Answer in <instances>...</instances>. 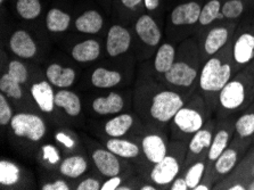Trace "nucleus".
Instances as JSON below:
<instances>
[{"instance_id":"obj_42","label":"nucleus","mask_w":254,"mask_h":190,"mask_svg":"<svg viewBox=\"0 0 254 190\" xmlns=\"http://www.w3.org/2000/svg\"><path fill=\"white\" fill-rule=\"evenodd\" d=\"M163 0H144V9L146 13L151 14L159 21L161 10H162Z\"/></svg>"},{"instance_id":"obj_37","label":"nucleus","mask_w":254,"mask_h":190,"mask_svg":"<svg viewBox=\"0 0 254 190\" xmlns=\"http://www.w3.org/2000/svg\"><path fill=\"white\" fill-rule=\"evenodd\" d=\"M0 91L13 99H22L23 90L20 81L11 76L8 72L3 73L0 79Z\"/></svg>"},{"instance_id":"obj_28","label":"nucleus","mask_w":254,"mask_h":190,"mask_svg":"<svg viewBox=\"0 0 254 190\" xmlns=\"http://www.w3.org/2000/svg\"><path fill=\"white\" fill-rule=\"evenodd\" d=\"M251 11H254V0H226L219 22L241 21Z\"/></svg>"},{"instance_id":"obj_7","label":"nucleus","mask_w":254,"mask_h":190,"mask_svg":"<svg viewBox=\"0 0 254 190\" xmlns=\"http://www.w3.org/2000/svg\"><path fill=\"white\" fill-rule=\"evenodd\" d=\"M204 0H187L171 9L167 19V32L172 40L182 42L195 34Z\"/></svg>"},{"instance_id":"obj_14","label":"nucleus","mask_w":254,"mask_h":190,"mask_svg":"<svg viewBox=\"0 0 254 190\" xmlns=\"http://www.w3.org/2000/svg\"><path fill=\"white\" fill-rule=\"evenodd\" d=\"M215 126H217V118H211L204 127L198 132H196L188 142L186 158L183 166V171L180 174H184L190 166L209 152V148L212 142Z\"/></svg>"},{"instance_id":"obj_3","label":"nucleus","mask_w":254,"mask_h":190,"mask_svg":"<svg viewBox=\"0 0 254 190\" xmlns=\"http://www.w3.org/2000/svg\"><path fill=\"white\" fill-rule=\"evenodd\" d=\"M233 57V38L220 52L204 62L198 79L197 91L205 99L213 115L217 112L219 94L236 74Z\"/></svg>"},{"instance_id":"obj_49","label":"nucleus","mask_w":254,"mask_h":190,"mask_svg":"<svg viewBox=\"0 0 254 190\" xmlns=\"http://www.w3.org/2000/svg\"><path fill=\"white\" fill-rule=\"evenodd\" d=\"M246 190H254V179L251 180L246 186Z\"/></svg>"},{"instance_id":"obj_21","label":"nucleus","mask_w":254,"mask_h":190,"mask_svg":"<svg viewBox=\"0 0 254 190\" xmlns=\"http://www.w3.org/2000/svg\"><path fill=\"white\" fill-rule=\"evenodd\" d=\"M53 87V84L46 79L37 81L30 88L31 96H32L33 100L36 102L37 106L40 108L41 112H44L46 114L54 113V111L56 108V92Z\"/></svg>"},{"instance_id":"obj_46","label":"nucleus","mask_w":254,"mask_h":190,"mask_svg":"<svg viewBox=\"0 0 254 190\" xmlns=\"http://www.w3.org/2000/svg\"><path fill=\"white\" fill-rule=\"evenodd\" d=\"M169 189L170 190H190V187H188L184 174H179V176L172 181V184L170 185Z\"/></svg>"},{"instance_id":"obj_27","label":"nucleus","mask_w":254,"mask_h":190,"mask_svg":"<svg viewBox=\"0 0 254 190\" xmlns=\"http://www.w3.org/2000/svg\"><path fill=\"white\" fill-rule=\"evenodd\" d=\"M46 79L56 88H68L76 80V73L72 67L63 66L59 63H53L46 68Z\"/></svg>"},{"instance_id":"obj_8","label":"nucleus","mask_w":254,"mask_h":190,"mask_svg":"<svg viewBox=\"0 0 254 190\" xmlns=\"http://www.w3.org/2000/svg\"><path fill=\"white\" fill-rule=\"evenodd\" d=\"M251 147L252 145H250L248 142L237 141L233 139L230 145L227 147V149L215 161L209 176L205 179H203L199 184L207 186L210 190L213 189L218 182L224 180L227 176H229L234 171V169L238 165V163L243 160V157Z\"/></svg>"},{"instance_id":"obj_9","label":"nucleus","mask_w":254,"mask_h":190,"mask_svg":"<svg viewBox=\"0 0 254 190\" xmlns=\"http://www.w3.org/2000/svg\"><path fill=\"white\" fill-rule=\"evenodd\" d=\"M233 57L236 72L251 63L254 58L253 11L241 19L233 36Z\"/></svg>"},{"instance_id":"obj_11","label":"nucleus","mask_w":254,"mask_h":190,"mask_svg":"<svg viewBox=\"0 0 254 190\" xmlns=\"http://www.w3.org/2000/svg\"><path fill=\"white\" fill-rule=\"evenodd\" d=\"M240 21H220L207 29L197 40L199 42L201 56L203 63L218 52L233 38Z\"/></svg>"},{"instance_id":"obj_30","label":"nucleus","mask_w":254,"mask_h":190,"mask_svg":"<svg viewBox=\"0 0 254 190\" xmlns=\"http://www.w3.org/2000/svg\"><path fill=\"white\" fill-rule=\"evenodd\" d=\"M176 56L177 48L175 47V45L171 44V42H163V44H161L156 50L155 57H154V72L160 77L162 76L164 73H167L172 67L176 61Z\"/></svg>"},{"instance_id":"obj_51","label":"nucleus","mask_w":254,"mask_h":190,"mask_svg":"<svg viewBox=\"0 0 254 190\" xmlns=\"http://www.w3.org/2000/svg\"><path fill=\"white\" fill-rule=\"evenodd\" d=\"M5 1H6V0H0V3H1V6L5 5Z\"/></svg>"},{"instance_id":"obj_38","label":"nucleus","mask_w":254,"mask_h":190,"mask_svg":"<svg viewBox=\"0 0 254 190\" xmlns=\"http://www.w3.org/2000/svg\"><path fill=\"white\" fill-rule=\"evenodd\" d=\"M0 184L1 186H15L20 180L21 170L13 162L2 160L0 163Z\"/></svg>"},{"instance_id":"obj_43","label":"nucleus","mask_w":254,"mask_h":190,"mask_svg":"<svg viewBox=\"0 0 254 190\" xmlns=\"http://www.w3.org/2000/svg\"><path fill=\"white\" fill-rule=\"evenodd\" d=\"M76 190H101L102 182L97 178L88 177L86 179L80 181L75 187Z\"/></svg>"},{"instance_id":"obj_31","label":"nucleus","mask_w":254,"mask_h":190,"mask_svg":"<svg viewBox=\"0 0 254 190\" xmlns=\"http://www.w3.org/2000/svg\"><path fill=\"white\" fill-rule=\"evenodd\" d=\"M56 108H61L71 118H76L82 112L81 98L71 90L60 89L55 95Z\"/></svg>"},{"instance_id":"obj_19","label":"nucleus","mask_w":254,"mask_h":190,"mask_svg":"<svg viewBox=\"0 0 254 190\" xmlns=\"http://www.w3.org/2000/svg\"><path fill=\"white\" fill-rule=\"evenodd\" d=\"M104 146L118 155L122 160L146 162L139 142L133 138H110L104 141Z\"/></svg>"},{"instance_id":"obj_2","label":"nucleus","mask_w":254,"mask_h":190,"mask_svg":"<svg viewBox=\"0 0 254 190\" xmlns=\"http://www.w3.org/2000/svg\"><path fill=\"white\" fill-rule=\"evenodd\" d=\"M202 66L199 42L194 36L190 37L179 44L175 63L161 81L188 98L197 90Z\"/></svg>"},{"instance_id":"obj_4","label":"nucleus","mask_w":254,"mask_h":190,"mask_svg":"<svg viewBox=\"0 0 254 190\" xmlns=\"http://www.w3.org/2000/svg\"><path fill=\"white\" fill-rule=\"evenodd\" d=\"M254 67L251 64L238 71L219 94L217 119L236 116L245 111L254 100Z\"/></svg>"},{"instance_id":"obj_13","label":"nucleus","mask_w":254,"mask_h":190,"mask_svg":"<svg viewBox=\"0 0 254 190\" xmlns=\"http://www.w3.org/2000/svg\"><path fill=\"white\" fill-rule=\"evenodd\" d=\"M235 118L236 116H229V118L226 119H217V126H215L213 139L212 142H211L209 152H207L206 170L203 179H205L209 176L215 161L218 160L219 156L225 152L227 147L232 142L235 131Z\"/></svg>"},{"instance_id":"obj_47","label":"nucleus","mask_w":254,"mask_h":190,"mask_svg":"<svg viewBox=\"0 0 254 190\" xmlns=\"http://www.w3.org/2000/svg\"><path fill=\"white\" fill-rule=\"evenodd\" d=\"M139 189H141V190H156V189H159L156 187L155 185H142V186H140V188Z\"/></svg>"},{"instance_id":"obj_39","label":"nucleus","mask_w":254,"mask_h":190,"mask_svg":"<svg viewBox=\"0 0 254 190\" xmlns=\"http://www.w3.org/2000/svg\"><path fill=\"white\" fill-rule=\"evenodd\" d=\"M42 162L49 166H59L62 162L60 150L53 145H46L42 147Z\"/></svg>"},{"instance_id":"obj_6","label":"nucleus","mask_w":254,"mask_h":190,"mask_svg":"<svg viewBox=\"0 0 254 190\" xmlns=\"http://www.w3.org/2000/svg\"><path fill=\"white\" fill-rule=\"evenodd\" d=\"M188 143L171 139L169 142L168 153L156 164L151 168L148 180L157 188H169L172 181L183 171V166L186 158Z\"/></svg>"},{"instance_id":"obj_48","label":"nucleus","mask_w":254,"mask_h":190,"mask_svg":"<svg viewBox=\"0 0 254 190\" xmlns=\"http://www.w3.org/2000/svg\"><path fill=\"white\" fill-rule=\"evenodd\" d=\"M228 190H246V188L243 185H233V186H230Z\"/></svg>"},{"instance_id":"obj_17","label":"nucleus","mask_w":254,"mask_h":190,"mask_svg":"<svg viewBox=\"0 0 254 190\" xmlns=\"http://www.w3.org/2000/svg\"><path fill=\"white\" fill-rule=\"evenodd\" d=\"M132 33L127 26L122 24H113L107 31L105 48L110 57H119L126 54L131 47Z\"/></svg>"},{"instance_id":"obj_16","label":"nucleus","mask_w":254,"mask_h":190,"mask_svg":"<svg viewBox=\"0 0 254 190\" xmlns=\"http://www.w3.org/2000/svg\"><path fill=\"white\" fill-rule=\"evenodd\" d=\"M133 32L141 45L148 48H155L160 46L163 37L160 22L146 11L141 13L133 21Z\"/></svg>"},{"instance_id":"obj_45","label":"nucleus","mask_w":254,"mask_h":190,"mask_svg":"<svg viewBox=\"0 0 254 190\" xmlns=\"http://www.w3.org/2000/svg\"><path fill=\"white\" fill-rule=\"evenodd\" d=\"M41 189L42 190H70L71 187L66 181L59 179V180H55L53 182H48V184L42 185Z\"/></svg>"},{"instance_id":"obj_5","label":"nucleus","mask_w":254,"mask_h":190,"mask_svg":"<svg viewBox=\"0 0 254 190\" xmlns=\"http://www.w3.org/2000/svg\"><path fill=\"white\" fill-rule=\"evenodd\" d=\"M213 113L207 106L203 96L196 90L188 97L184 106L177 112L170 122L171 139L188 143L191 137L204 127Z\"/></svg>"},{"instance_id":"obj_50","label":"nucleus","mask_w":254,"mask_h":190,"mask_svg":"<svg viewBox=\"0 0 254 190\" xmlns=\"http://www.w3.org/2000/svg\"><path fill=\"white\" fill-rule=\"evenodd\" d=\"M101 1H102V2H104V3H107V5H110V3L112 2L113 0H101Z\"/></svg>"},{"instance_id":"obj_41","label":"nucleus","mask_w":254,"mask_h":190,"mask_svg":"<svg viewBox=\"0 0 254 190\" xmlns=\"http://www.w3.org/2000/svg\"><path fill=\"white\" fill-rule=\"evenodd\" d=\"M55 139L65 150H73L78 145L72 132H66V131H59L55 135Z\"/></svg>"},{"instance_id":"obj_33","label":"nucleus","mask_w":254,"mask_h":190,"mask_svg":"<svg viewBox=\"0 0 254 190\" xmlns=\"http://www.w3.org/2000/svg\"><path fill=\"white\" fill-rule=\"evenodd\" d=\"M123 77L119 71L106 67H96L91 73L90 82L94 87L101 89H109L119 86Z\"/></svg>"},{"instance_id":"obj_26","label":"nucleus","mask_w":254,"mask_h":190,"mask_svg":"<svg viewBox=\"0 0 254 190\" xmlns=\"http://www.w3.org/2000/svg\"><path fill=\"white\" fill-rule=\"evenodd\" d=\"M102 46L97 39H86L73 46L71 56L78 63H91L101 56Z\"/></svg>"},{"instance_id":"obj_34","label":"nucleus","mask_w":254,"mask_h":190,"mask_svg":"<svg viewBox=\"0 0 254 190\" xmlns=\"http://www.w3.org/2000/svg\"><path fill=\"white\" fill-rule=\"evenodd\" d=\"M14 9L23 21L32 22L41 16L44 5L41 0H15Z\"/></svg>"},{"instance_id":"obj_29","label":"nucleus","mask_w":254,"mask_h":190,"mask_svg":"<svg viewBox=\"0 0 254 190\" xmlns=\"http://www.w3.org/2000/svg\"><path fill=\"white\" fill-rule=\"evenodd\" d=\"M45 24L51 33H64L73 24L72 15L61 7H52L46 14Z\"/></svg>"},{"instance_id":"obj_22","label":"nucleus","mask_w":254,"mask_h":190,"mask_svg":"<svg viewBox=\"0 0 254 190\" xmlns=\"http://www.w3.org/2000/svg\"><path fill=\"white\" fill-rule=\"evenodd\" d=\"M73 26L79 33L95 36L101 32L105 26V19L101 11L95 8H89L83 10L74 18Z\"/></svg>"},{"instance_id":"obj_18","label":"nucleus","mask_w":254,"mask_h":190,"mask_svg":"<svg viewBox=\"0 0 254 190\" xmlns=\"http://www.w3.org/2000/svg\"><path fill=\"white\" fill-rule=\"evenodd\" d=\"M91 158L95 168L103 177L112 178L126 173L123 170L126 164L122 163V158L107 149L106 147L105 148L97 147V148L92 149Z\"/></svg>"},{"instance_id":"obj_1","label":"nucleus","mask_w":254,"mask_h":190,"mask_svg":"<svg viewBox=\"0 0 254 190\" xmlns=\"http://www.w3.org/2000/svg\"><path fill=\"white\" fill-rule=\"evenodd\" d=\"M187 98L175 89L149 77L138 80L134 89V110L147 126L167 127Z\"/></svg>"},{"instance_id":"obj_23","label":"nucleus","mask_w":254,"mask_h":190,"mask_svg":"<svg viewBox=\"0 0 254 190\" xmlns=\"http://www.w3.org/2000/svg\"><path fill=\"white\" fill-rule=\"evenodd\" d=\"M234 140L254 145V102L235 118Z\"/></svg>"},{"instance_id":"obj_15","label":"nucleus","mask_w":254,"mask_h":190,"mask_svg":"<svg viewBox=\"0 0 254 190\" xmlns=\"http://www.w3.org/2000/svg\"><path fill=\"white\" fill-rule=\"evenodd\" d=\"M146 124L138 114L120 113L104 123L103 130L110 138H127L130 133L139 134Z\"/></svg>"},{"instance_id":"obj_12","label":"nucleus","mask_w":254,"mask_h":190,"mask_svg":"<svg viewBox=\"0 0 254 190\" xmlns=\"http://www.w3.org/2000/svg\"><path fill=\"white\" fill-rule=\"evenodd\" d=\"M9 127L15 137L34 143L41 141L47 133L46 121L36 113L14 114Z\"/></svg>"},{"instance_id":"obj_44","label":"nucleus","mask_w":254,"mask_h":190,"mask_svg":"<svg viewBox=\"0 0 254 190\" xmlns=\"http://www.w3.org/2000/svg\"><path fill=\"white\" fill-rule=\"evenodd\" d=\"M125 178H126V173L109 178V180L105 181L102 185L101 190H117L122 185V182L125 181Z\"/></svg>"},{"instance_id":"obj_24","label":"nucleus","mask_w":254,"mask_h":190,"mask_svg":"<svg viewBox=\"0 0 254 190\" xmlns=\"http://www.w3.org/2000/svg\"><path fill=\"white\" fill-rule=\"evenodd\" d=\"M225 1L226 0H205L203 2L197 28L194 34L195 38L198 39L207 29L219 22Z\"/></svg>"},{"instance_id":"obj_54","label":"nucleus","mask_w":254,"mask_h":190,"mask_svg":"<svg viewBox=\"0 0 254 190\" xmlns=\"http://www.w3.org/2000/svg\"><path fill=\"white\" fill-rule=\"evenodd\" d=\"M253 91H254V88H253ZM253 102H254V100H253Z\"/></svg>"},{"instance_id":"obj_32","label":"nucleus","mask_w":254,"mask_h":190,"mask_svg":"<svg viewBox=\"0 0 254 190\" xmlns=\"http://www.w3.org/2000/svg\"><path fill=\"white\" fill-rule=\"evenodd\" d=\"M88 170V161L82 155H70L62 160L57 166V171L65 178L76 179L82 177Z\"/></svg>"},{"instance_id":"obj_25","label":"nucleus","mask_w":254,"mask_h":190,"mask_svg":"<svg viewBox=\"0 0 254 190\" xmlns=\"http://www.w3.org/2000/svg\"><path fill=\"white\" fill-rule=\"evenodd\" d=\"M126 106L125 97L119 92H110L106 96H99L91 103V108L97 115L119 114Z\"/></svg>"},{"instance_id":"obj_52","label":"nucleus","mask_w":254,"mask_h":190,"mask_svg":"<svg viewBox=\"0 0 254 190\" xmlns=\"http://www.w3.org/2000/svg\"><path fill=\"white\" fill-rule=\"evenodd\" d=\"M250 64H251V65H252V66L254 67V58H253V61H252V62H251V63H250Z\"/></svg>"},{"instance_id":"obj_20","label":"nucleus","mask_w":254,"mask_h":190,"mask_svg":"<svg viewBox=\"0 0 254 190\" xmlns=\"http://www.w3.org/2000/svg\"><path fill=\"white\" fill-rule=\"evenodd\" d=\"M8 46L14 55L23 60H31L38 53L37 41L30 31L25 29L14 30L9 37Z\"/></svg>"},{"instance_id":"obj_40","label":"nucleus","mask_w":254,"mask_h":190,"mask_svg":"<svg viewBox=\"0 0 254 190\" xmlns=\"http://www.w3.org/2000/svg\"><path fill=\"white\" fill-rule=\"evenodd\" d=\"M13 116V110H11L7 96L1 92L0 94V124L1 127L9 126Z\"/></svg>"},{"instance_id":"obj_35","label":"nucleus","mask_w":254,"mask_h":190,"mask_svg":"<svg viewBox=\"0 0 254 190\" xmlns=\"http://www.w3.org/2000/svg\"><path fill=\"white\" fill-rule=\"evenodd\" d=\"M118 13L123 19L134 21L141 13H144V0H115Z\"/></svg>"},{"instance_id":"obj_10","label":"nucleus","mask_w":254,"mask_h":190,"mask_svg":"<svg viewBox=\"0 0 254 190\" xmlns=\"http://www.w3.org/2000/svg\"><path fill=\"white\" fill-rule=\"evenodd\" d=\"M136 140L139 142L146 163L151 165V168L163 160L168 153L169 142H170L165 127L147 126V124L139 134H137Z\"/></svg>"},{"instance_id":"obj_36","label":"nucleus","mask_w":254,"mask_h":190,"mask_svg":"<svg viewBox=\"0 0 254 190\" xmlns=\"http://www.w3.org/2000/svg\"><path fill=\"white\" fill-rule=\"evenodd\" d=\"M206 158L207 154L203 155L202 157H199L197 161L193 163V164L185 171L184 176L185 179H186L188 187H190V190H193L196 186L202 181L206 170Z\"/></svg>"},{"instance_id":"obj_53","label":"nucleus","mask_w":254,"mask_h":190,"mask_svg":"<svg viewBox=\"0 0 254 190\" xmlns=\"http://www.w3.org/2000/svg\"><path fill=\"white\" fill-rule=\"evenodd\" d=\"M253 26H254V11H253Z\"/></svg>"}]
</instances>
